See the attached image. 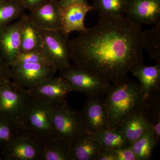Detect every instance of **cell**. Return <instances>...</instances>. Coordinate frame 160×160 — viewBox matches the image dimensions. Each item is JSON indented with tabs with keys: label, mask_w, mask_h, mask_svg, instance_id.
<instances>
[{
	"label": "cell",
	"mask_w": 160,
	"mask_h": 160,
	"mask_svg": "<svg viewBox=\"0 0 160 160\" xmlns=\"http://www.w3.org/2000/svg\"><path fill=\"white\" fill-rule=\"evenodd\" d=\"M100 17L95 26L71 40V60L109 84L122 82L143 62L142 26L125 16Z\"/></svg>",
	"instance_id": "6da1fadb"
},
{
	"label": "cell",
	"mask_w": 160,
	"mask_h": 160,
	"mask_svg": "<svg viewBox=\"0 0 160 160\" xmlns=\"http://www.w3.org/2000/svg\"><path fill=\"white\" fill-rule=\"evenodd\" d=\"M106 94L104 102L113 129H118L124 120L140 110L145 98L139 83L129 78L110 84Z\"/></svg>",
	"instance_id": "7a4b0ae2"
},
{
	"label": "cell",
	"mask_w": 160,
	"mask_h": 160,
	"mask_svg": "<svg viewBox=\"0 0 160 160\" xmlns=\"http://www.w3.org/2000/svg\"><path fill=\"white\" fill-rule=\"evenodd\" d=\"M53 105L32 95L20 122L43 142L58 137L52 122Z\"/></svg>",
	"instance_id": "3957f363"
},
{
	"label": "cell",
	"mask_w": 160,
	"mask_h": 160,
	"mask_svg": "<svg viewBox=\"0 0 160 160\" xmlns=\"http://www.w3.org/2000/svg\"><path fill=\"white\" fill-rule=\"evenodd\" d=\"M52 122L58 136L72 145L82 135L88 132L81 111L72 108L66 101L53 105Z\"/></svg>",
	"instance_id": "277c9868"
},
{
	"label": "cell",
	"mask_w": 160,
	"mask_h": 160,
	"mask_svg": "<svg viewBox=\"0 0 160 160\" xmlns=\"http://www.w3.org/2000/svg\"><path fill=\"white\" fill-rule=\"evenodd\" d=\"M40 31L43 54L60 71L68 68L72 61L69 34L62 30Z\"/></svg>",
	"instance_id": "5b68a950"
},
{
	"label": "cell",
	"mask_w": 160,
	"mask_h": 160,
	"mask_svg": "<svg viewBox=\"0 0 160 160\" xmlns=\"http://www.w3.org/2000/svg\"><path fill=\"white\" fill-rule=\"evenodd\" d=\"M44 142L23 127L4 149L5 160H42Z\"/></svg>",
	"instance_id": "8992f818"
},
{
	"label": "cell",
	"mask_w": 160,
	"mask_h": 160,
	"mask_svg": "<svg viewBox=\"0 0 160 160\" xmlns=\"http://www.w3.org/2000/svg\"><path fill=\"white\" fill-rule=\"evenodd\" d=\"M31 97L11 81L0 84V115L20 122Z\"/></svg>",
	"instance_id": "52a82bcc"
},
{
	"label": "cell",
	"mask_w": 160,
	"mask_h": 160,
	"mask_svg": "<svg viewBox=\"0 0 160 160\" xmlns=\"http://www.w3.org/2000/svg\"><path fill=\"white\" fill-rule=\"evenodd\" d=\"M60 76L69 82L72 91L84 93L88 97L106 94L110 85L74 64H71L60 71Z\"/></svg>",
	"instance_id": "ba28073f"
},
{
	"label": "cell",
	"mask_w": 160,
	"mask_h": 160,
	"mask_svg": "<svg viewBox=\"0 0 160 160\" xmlns=\"http://www.w3.org/2000/svg\"><path fill=\"white\" fill-rule=\"evenodd\" d=\"M9 67L12 82L26 89L55 76L58 70L52 63H17Z\"/></svg>",
	"instance_id": "9c48e42d"
},
{
	"label": "cell",
	"mask_w": 160,
	"mask_h": 160,
	"mask_svg": "<svg viewBox=\"0 0 160 160\" xmlns=\"http://www.w3.org/2000/svg\"><path fill=\"white\" fill-rule=\"evenodd\" d=\"M28 18L29 15L24 14L16 22L0 29V54L9 66L19 53L22 33Z\"/></svg>",
	"instance_id": "30bf717a"
},
{
	"label": "cell",
	"mask_w": 160,
	"mask_h": 160,
	"mask_svg": "<svg viewBox=\"0 0 160 160\" xmlns=\"http://www.w3.org/2000/svg\"><path fill=\"white\" fill-rule=\"evenodd\" d=\"M27 89L32 95L52 105L65 102L68 94L72 92L69 82L60 76L46 79Z\"/></svg>",
	"instance_id": "8fae6325"
},
{
	"label": "cell",
	"mask_w": 160,
	"mask_h": 160,
	"mask_svg": "<svg viewBox=\"0 0 160 160\" xmlns=\"http://www.w3.org/2000/svg\"><path fill=\"white\" fill-rule=\"evenodd\" d=\"M81 112L88 132L94 133L111 128L109 113L102 96L89 97Z\"/></svg>",
	"instance_id": "7c38bea8"
},
{
	"label": "cell",
	"mask_w": 160,
	"mask_h": 160,
	"mask_svg": "<svg viewBox=\"0 0 160 160\" xmlns=\"http://www.w3.org/2000/svg\"><path fill=\"white\" fill-rule=\"evenodd\" d=\"M63 8L58 0H46L33 11L29 19L39 29L58 30L62 29Z\"/></svg>",
	"instance_id": "4fadbf2b"
},
{
	"label": "cell",
	"mask_w": 160,
	"mask_h": 160,
	"mask_svg": "<svg viewBox=\"0 0 160 160\" xmlns=\"http://www.w3.org/2000/svg\"><path fill=\"white\" fill-rule=\"evenodd\" d=\"M126 17L139 26L160 23V0H130Z\"/></svg>",
	"instance_id": "5bb4252c"
},
{
	"label": "cell",
	"mask_w": 160,
	"mask_h": 160,
	"mask_svg": "<svg viewBox=\"0 0 160 160\" xmlns=\"http://www.w3.org/2000/svg\"><path fill=\"white\" fill-rule=\"evenodd\" d=\"M92 9L88 3H75L63 8L62 29L69 34L73 31L82 32L87 28L85 20L86 15Z\"/></svg>",
	"instance_id": "9a60e30c"
},
{
	"label": "cell",
	"mask_w": 160,
	"mask_h": 160,
	"mask_svg": "<svg viewBox=\"0 0 160 160\" xmlns=\"http://www.w3.org/2000/svg\"><path fill=\"white\" fill-rule=\"evenodd\" d=\"M140 110L151 126L157 145L160 140V89L145 97Z\"/></svg>",
	"instance_id": "2e32d148"
},
{
	"label": "cell",
	"mask_w": 160,
	"mask_h": 160,
	"mask_svg": "<svg viewBox=\"0 0 160 160\" xmlns=\"http://www.w3.org/2000/svg\"><path fill=\"white\" fill-rule=\"evenodd\" d=\"M130 72L139 81V85L144 96L153 90L160 89V63L153 66H146L139 63Z\"/></svg>",
	"instance_id": "e0dca14e"
},
{
	"label": "cell",
	"mask_w": 160,
	"mask_h": 160,
	"mask_svg": "<svg viewBox=\"0 0 160 160\" xmlns=\"http://www.w3.org/2000/svg\"><path fill=\"white\" fill-rule=\"evenodd\" d=\"M102 149L94 134L86 132L72 145V160H95Z\"/></svg>",
	"instance_id": "ac0fdd59"
},
{
	"label": "cell",
	"mask_w": 160,
	"mask_h": 160,
	"mask_svg": "<svg viewBox=\"0 0 160 160\" xmlns=\"http://www.w3.org/2000/svg\"><path fill=\"white\" fill-rule=\"evenodd\" d=\"M150 127L140 109L124 120L117 129L132 144Z\"/></svg>",
	"instance_id": "d6986e66"
},
{
	"label": "cell",
	"mask_w": 160,
	"mask_h": 160,
	"mask_svg": "<svg viewBox=\"0 0 160 160\" xmlns=\"http://www.w3.org/2000/svg\"><path fill=\"white\" fill-rule=\"evenodd\" d=\"M42 160H72V145L62 138L43 142Z\"/></svg>",
	"instance_id": "ffe728a7"
},
{
	"label": "cell",
	"mask_w": 160,
	"mask_h": 160,
	"mask_svg": "<svg viewBox=\"0 0 160 160\" xmlns=\"http://www.w3.org/2000/svg\"><path fill=\"white\" fill-rule=\"evenodd\" d=\"M42 38L40 29L29 17L23 28L19 53L42 51Z\"/></svg>",
	"instance_id": "44dd1931"
},
{
	"label": "cell",
	"mask_w": 160,
	"mask_h": 160,
	"mask_svg": "<svg viewBox=\"0 0 160 160\" xmlns=\"http://www.w3.org/2000/svg\"><path fill=\"white\" fill-rule=\"evenodd\" d=\"M93 134L99 141L103 149L115 150L129 148L131 145L117 129L110 128Z\"/></svg>",
	"instance_id": "7402d4cb"
},
{
	"label": "cell",
	"mask_w": 160,
	"mask_h": 160,
	"mask_svg": "<svg viewBox=\"0 0 160 160\" xmlns=\"http://www.w3.org/2000/svg\"><path fill=\"white\" fill-rule=\"evenodd\" d=\"M130 0H93L92 9L100 16H124Z\"/></svg>",
	"instance_id": "603a6c76"
},
{
	"label": "cell",
	"mask_w": 160,
	"mask_h": 160,
	"mask_svg": "<svg viewBox=\"0 0 160 160\" xmlns=\"http://www.w3.org/2000/svg\"><path fill=\"white\" fill-rule=\"evenodd\" d=\"M156 146L150 127L141 137L132 143L129 148L139 160H148L151 158Z\"/></svg>",
	"instance_id": "cb8c5ba5"
},
{
	"label": "cell",
	"mask_w": 160,
	"mask_h": 160,
	"mask_svg": "<svg viewBox=\"0 0 160 160\" xmlns=\"http://www.w3.org/2000/svg\"><path fill=\"white\" fill-rule=\"evenodd\" d=\"M25 8L19 0H3L0 2V29L23 15Z\"/></svg>",
	"instance_id": "d4e9b609"
},
{
	"label": "cell",
	"mask_w": 160,
	"mask_h": 160,
	"mask_svg": "<svg viewBox=\"0 0 160 160\" xmlns=\"http://www.w3.org/2000/svg\"><path fill=\"white\" fill-rule=\"evenodd\" d=\"M143 49L152 59L160 63V23L143 32Z\"/></svg>",
	"instance_id": "484cf974"
},
{
	"label": "cell",
	"mask_w": 160,
	"mask_h": 160,
	"mask_svg": "<svg viewBox=\"0 0 160 160\" xmlns=\"http://www.w3.org/2000/svg\"><path fill=\"white\" fill-rule=\"evenodd\" d=\"M22 127L21 122L0 115V150L9 144Z\"/></svg>",
	"instance_id": "4316f807"
},
{
	"label": "cell",
	"mask_w": 160,
	"mask_h": 160,
	"mask_svg": "<svg viewBox=\"0 0 160 160\" xmlns=\"http://www.w3.org/2000/svg\"><path fill=\"white\" fill-rule=\"evenodd\" d=\"M25 63H52L42 51H32L19 53L12 64Z\"/></svg>",
	"instance_id": "83f0119b"
},
{
	"label": "cell",
	"mask_w": 160,
	"mask_h": 160,
	"mask_svg": "<svg viewBox=\"0 0 160 160\" xmlns=\"http://www.w3.org/2000/svg\"><path fill=\"white\" fill-rule=\"evenodd\" d=\"M10 81V67L0 54V84Z\"/></svg>",
	"instance_id": "f1b7e54d"
},
{
	"label": "cell",
	"mask_w": 160,
	"mask_h": 160,
	"mask_svg": "<svg viewBox=\"0 0 160 160\" xmlns=\"http://www.w3.org/2000/svg\"><path fill=\"white\" fill-rule=\"evenodd\" d=\"M114 151L116 153V160H139L129 147Z\"/></svg>",
	"instance_id": "f546056e"
},
{
	"label": "cell",
	"mask_w": 160,
	"mask_h": 160,
	"mask_svg": "<svg viewBox=\"0 0 160 160\" xmlns=\"http://www.w3.org/2000/svg\"><path fill=\"white\" fill-rule=\"evenodd\" d=\"M115 151L111 149H102L95 160H116Z\"/></svg>",
	"instance_id": "4dcf8cb0"
},
{
	"label": "cell",
	"mask_w": 160,
	"mask_h": 160,
	"mask_svg": "<svg viewBox=\"0 0 160 160\" xmlns=\"http://www.w3.org/2000/svg\"><path fill=\"white\" fill-rule=\"evenodd\" d=\"M25 9L32 12L45 2L46 0H19Z\"/></svg>",
	"instance_id": "1f68e13d"
},
{
	"label": "cell",
	"mask_w": 160,
	"mask_h": 160,
	"mask_svg": "<svg viewBox=\"0 0 160 160\" xmlns=\"http://www.w3.org/2000/svg\"><path fill=\"white\" fill-rule=\"evenodd\" d=\"M62 8L75 3H88V0H58Z\"/></svg>",
	"instance_id": "d6a6232c"
},
{
	"label": "cell",
	"mask_w": 160,
	"mask_h": 160,
	"mask_svg": "<svg viewBox=\"0 0 160 160\" xmlns=\"http://www.w3.org/2000/svg\"><path fill=\"white\" fill-rule=\"evenodd\" d=\"M3 1V0H0V2H2V1Z\"/></svg>",
	"instance_id": "836d02e7"
},
{
	"label": "cell",
	"mask_w": 160,
	"mask_h": 160,
	"mask_svg": "<svg viewBox=\"0 0 160 160\" xmlns=\"http://www.w3.org/2000/svg\"><path fill=\"white\" fill-rule=\"evenodd\" d=\"M2 160V159L1 158H0V160Z\"/></svg>",
	"instance_id": "e575fe53"
}]
</instances>
